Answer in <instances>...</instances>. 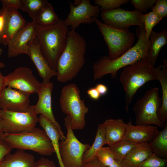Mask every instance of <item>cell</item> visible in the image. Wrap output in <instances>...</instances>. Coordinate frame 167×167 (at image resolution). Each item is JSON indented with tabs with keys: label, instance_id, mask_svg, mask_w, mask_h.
Instances as JSON below:
<instances>
[{
	"label": "cell",
	"instance_id": "48",
	"mask_svg": "<svg viewBox=\"0 0 167 167\" xmlns=\"http://www.w3.org/2000/svg\"><path fill=\"white\" fill-rule=\"evenodd\" d=\"M1 109L0 107V110Z\"/></svg>",
	"mask_w": 167,
	"mask_h": 167
},
{
	"label": "cell",
	"instance_id": "39",
	"mask_svg": "<svg viewBox=\"0 0 167 167\" xmlns=\"http://www.w3.org/2000/svg\"><path fill=\"white\" fill-rule=\"evenodd\" d=\"M35 167H56V166L52 161L42 157L36 161Z\"/></svg>",
	"mask_w": 167,
	"mask_h": 167
},
{
	"label": "cell",
	"instance_id": "10",
	"mask_svg": "<svg viewBox=\"0 0 167 167\" xmlns=\"http://www.w3.org/2000/svg\"><path fill=\"white\" fill-rule=\"evenodd\" d=\"M4 133L19 134L33 130L38 122L34 105H31L26 112H13L0 109Z\"/></svg>",
	"mask_w": 167,
	"mask_h": 167
},
{
	"label": "cell",
	"instance_id": "41",
	"mask_svg": "<svg viewBox=\"0 0 167 167\" xmlns=\"http://www.w3.org/2000/svg\"><path fill=\"white\" fill-rule=\"evenodd\" d=\"M87 93L90 98L94 100H98L101 96L95 87L89 88L87 91Z\"/></svg>",
	"mask_w": 167,
	"mask_h": 167
},
{
	"label": "cell",
	"instance_id": "31",
	"mask_svg": "<svg viewBox=\"0 0 167 167\" xmlns=\"http://www.w3.org/2000/svg\"><path fill=\"white\" fill-rule=\"evenodd\" d=\"M141 19L144 24L145 37L147 40H149L152 28L159 23L162 18L152 11L145 14H143Z\"/></svg>",
	"mask_w": 167,
	"mask_h": 167
},
{
	"label": "cell",
	"instance_id": "11",
	"mask_svg": "<svg viewBox=\"0 0 167 167\" xmlns=\"http://www.w3.org/2000/svg\"><path fill=\"white\" fill-rule=\"evenodd\" d=\"M70 11L64 20L65 24L75 30L81 24H91L98 16L100 12L99 6L93 5L90 0H75L73 3L68 1Z\"/></svg>",
	"mask_w": 167,
	"mask_h": 167
},
{
	"label": "cell",
	"instance_id": "16",
	"mask_svg": "<svg viewBox=\"0 0 167 167\" xmlns=\"http://www.w3.org/2000/svg\"><path fill=\"white\" fill-rule=\"evenodd\" d=\"M54 84L51 82L40 83L37 93L38 98L34 105L36 114H40L53 123L58 128L61 135V141L64 140L66 137L62 131L60 125L56 121L52 108V94Z\"/></svg>",
	"mask_w": 167,
	"mask_h": 167
},
{
	"label": "cell",
	"instance_id": "4",
	"mask_svg": "<svg viewBox=\"0 0 167 167\" xmlns=\"http://www.w3.org/2000/svg\"><path fill=\"white\" fill-rule=\"evenodd\" d=\"M156 80L154 68L148 56L123 68L120 80L125 91V109L128 113L138 89L147 82Z\"/></svg>",
	"mask_w": 167,
	"mask_h": 167
},
{
	"label": "cell",
	"instance_id": "23",
	"mask_svg": "<svg viewBox=\"0 0 167 167\" xmlns=\"http://www.w3.org/2000/svg\"><path fill=\"white\" fill-rule=\"evenodd\" d=\"M36 165V161L32 155L18 150L13 154L7 155L0 167H35Z\"/></svg>",
	"mask_w": 167,
	"mask_h": 167
},
{
	"label": "cell",
	"instance_id": "26",
	"mask_svg": "<svg viewBox=\"0 0 167 167\" xmlns=\"http://www.w3.org/2000/svg\"><path fill=\"white\" fill-rule=\"evenodd\" d=\"M105 144H106L105 130L102 124H101L98 126L93 144L85 151L83 155V164L97 157L98 152Z\"/></svg>",
	"mask_w": 167,
	"mask_h": 167
},
{
	"label": "cell",
	"instance_id": "5",
	"mask_svg": "<svg viewBox=\"0 0 167 167\" xmlns=\"http://www.w3.org/2000/svg\"><path fill=\"white\" fill-rule=\"evenodd\" d=\"M1 138L11 149L30 150L43 156L55 153L45 131L36 127L29 131L19 134L4 133Z\"/></svg>",
	"mask_w": 167,
	"mask_h": 167
},
{
	"label": "cell",
	"instance_id": "43",
	"mask_svg": "<svg viewBox=\"0 0 167 167\" xmlns=\"http://www.w3.org/2000/svg\"><path fill=\"white\" fill-rule=\"evenodd\" d=\"M6 86L5 76L0 71V96Z\"/></svg>",
	"mask_w": 167,
	"mask_h": 167
},
{
	"label": "cell",
	"instance_id": "22",
	"mask_svg": "<svg viewBox=\"0 0 167 167\" xmlns=\"http://www.w3.org/2000/svg\"><path fill=\"white\" fill-rule=\"evenodd\" d=\"M153 153L149 143H137L121 162L123 167H138Z\"/></svg>",
	"mask_w": 167,
	"mask_h": 167
},
{
	"label": "cell",
	"instance_id": "20",
	"mask_svg": "<svg viewBox=\"0 0 167 167\" xmlns=\"http://www.w3.org/2000/svg\"><path fill=\"white\" fill-rule=\"evenodd\" d=\"M102 124L105 130L106 143L109 146L124 139L127 123L122 119H106Z\"/></svg>",
	"mask_w": 167,
	"mask_h": 167
},
{
	"label": "cell",
	"instance_id": "8",
	"mask_svg": "<svg viewBox=\"0 0 167 167\" xmlns=\"http://www.w3.org/2000/svg\"><path fill=\"white\" fill-rule=\"evenodd\" d=\"M159 91L156 87L150 89L136 102L133 108L135 125L153 124L161 127L165 126V123L160 121L157 116V111L162 102Z\"/></svg>",
	"mask_w": 167,
	"mask_h": 167
},
{
	"label": "cell",
	"instance_id": "27",
	"mask_svg": "<svg viewBox=\"0 0 167 167\" xmlns=\"http://www.w3.org/2000/svg\"><path fill=\"white\" fill-rule=\"evenodd\" d=\"M153 153L157 156L167 159V122L164 128L149 143Z\"/></svg>",
	"mask_w": 167,
	"mask_h": 167
},
{
	"label": "cell",
	"instance_id": "18",
	"mask_svg": "<svg viewBox=\"0 0 167 167\" xmlns=\"http://www.w3.org/2000/svg\"><path fill=\"white\" fill-rule=\"evenodd\" d=\"M4 18V24L0 33V44L7 45L15 35L26 23L17 11L10 12L0 11Z\"/></svg>",
	"mask_w": 167,
	"mask_h": 167
},
{
	"label": "cell",
	"instance_id": "36",
	"mask_svg": "<svg viewBox=\"0 0 167 167\" xmlns=\"http://www.w3.org/2000/svg\"><path fill=\"white\" fill-rule=\"evenodd\" d=\"M152 9L153 12L162 18L167 17V0H156Z\"/></svg>",
	"mask_w": 167,
	"mask_h": 167
},
{
	"label": "cell",
	"instance_id": "35",
	"mask_svg": "<svg viewBox=\"0 0 167 167\" xmlns=\"http://www.w3.org/2000/svg\"><path fill=\"white\" fill-rule=\"evenodd\" d=\"M156 0H131L130 2L134 6L135 9L146 13L154 6Z\"/></svg>",
	"mask_w": 167,
	"mask_h": 167
},
{
	"label": "cell",
	"instance_id": "25",
	"mask_svg": "<svg viewBox=\"0 0 167 167\" xmlns=\"http://www.w3.org/2000/svg\"><path fill=\"white\" fill-rule=\"evenodd\" d=\"M38 122L50 139L56 153L60 167H64L62 162L59 148V140L62 139L60 133L56 126L43 115L40 114Z\"/></svg>",
	"mask_w": 167,
	"mask_h": 167
},
{
	"label": "cell",
	"instance_id": "42",
	"mask_svg": "<svg viewBox=\"0 0 167 167\" xmlns=\"http://www.w3.org/2000/svg\"><path fill=\"white\" fill-rule=\"evenodd\" d=\"M101 96L105 95L107 93L108 88L107 87L102 84H98L95 87Z\"/></svg>",
	"mask_w": 167,
	"mask_h": 167
},
{
	"label": "cell",
	"instance_id": "3",
	"mask_svg": "<svg viewBox=\"0 0 167 167\" xmlns=\"http://www.w3.org/2000/svg\"><path fill=\"white\" fill-rule=\"evenodd\" d=\"M35 29L40 51L50 67L56 71L57 60L65 46L68 27L60 19L49 26L35 24Z\"/></svg>",
	"mask_w": 167,
	"mask_h": 167
},
{
	"label": "cell",
	"instance_id": "38",
	"mask_svg": "<svg viewBox=\"0 0 167 167\" xmlns=\"http://www.w3.org/2000/svg\"><path fill=\"white\" fill-rule=\"evenodd\" d=\"M11 149L1 138H0V165L4 157L10 153Z\"/></svg>",
	"mask_w": 167,
	"mask_h": 167
},
{
	"label": "cell",
	"instance_id": "46",
	"mask_svg": "<svg viewBox=\"0 0 167 167\" xmlns=\"http://www.w3.org/2000/svg\"><path fill=\"white\" fill-rule=\"evenodd\" d=\"M108 167H123L122 163L115 160Z\"/></svg>",
	"mask_w": 167,
	"mask_h": 167
},
{
	"label": "cell",
	"instance_id": "19",
	"mask_svg": "<svg viewBox=\"0 0 167 167\" xmlns=\"http://www.w3.org/2000/svg\"><path fill=\"white\" fill-rule=\"evenodd\" d=\"M157 126L152 125H135L131 121L127 123V128L124 139L136 143H149L158 134Z\"/></svg>",
	"mask_w": 167,
	"mask_h": 167
},
{
	"label": "cell",
	"instance_id": "9",
	"mask_svg": "<svg viewBox=\"0 0 167 167\" xmlns=\"http://www.w3.org/2000/svg\"><path fill=\"white\" fill-rule=\"evenodd\" d=\"M65 126L67 133L65 140L59 143V148L62 163L64 167H83V155L90 147L84 144L76 137L73 132L69 115L64 118Z\"/></svg>",
	"mask_w": 167,
	"mask_h": 167
},
{
	"label": "cell",
	"instance_id": "21",
	"mask_svg": "<svg viewBox=\"0 0 167 167\" xmlns=\"http://www.w3.org/2000/svg\"><path fill=\"white\" fill-rule=\"evenodd\" d=\"M163 64H160L154 68L157 78L161 85L162 97L161 107L157 111V117L161 122L165 123L167 121V61L165 59Z\"/></svg>",
	"mask_w": 167,
	"mask_h": 167
},
{
	"label": "cell",
	"instance_id": "14",
	"mask_svg": "<svg viewBox=\"0 0 167 167\" xmlns=\"http://www.w3.org/2000/svg\"><path fill=\"white\" fill-rule=\"evenodd\" d=\"M30 94L7 86L0 96L1 109L18 112L28 111L31 106Z\"/></svg>",
	"mask_w": 167,
	"mask_h": 167
},
{
	"label": "cell",
	"instance_id": "15",
	"mask_svg": "<svg viewBox=\"0 0 167 167\" xmlns=\"http://www.w3.org/2000/svg\"><path fill=\"white\" fill-rule=\"evenodd\" d=\"M36 37L34 23L33 21L26 22L8 44V56L12 58L22 54L28 55V44L30 41Z\"/></svg>",
	"mask_w": 167,
	"mask_h": 167
},
{
	"label": "cell",
	"instance_id": "40",
	"mask_svg": "<svg viewBox=\"0 0 167 167\" xmlns=\"http://www.w3.org/2000/svg\"><path fill=\"white\" fill-rule=\"evenodd\" d=\"M83 167H106L103 165L96 157L83 164Z\"/></svg>",
	"mask_w": 167,
	"mask_h": 167
},
{
	"label": "cell",
	"instance_id": "7",
	"mask_svg": "<svg viewBox=\"0 0 167 167\" xmlns=\"http://www.w3.org/2000/svg\"><path fill=\"white\" fill-rule=\"evenodd\" d=\"M94 22L97 25L108 46L109 59L119 57L133 46L135 36L128 28L122 29L110 26L97 18L94 19Z\"/></svg>",
	"mask_w": 167,
	"mask_h": 167
},
{
	"label": "cell",
	"instance_id": "17",
	"mask_svg": "<svg viewBox=\"0 0 167 167\" xmlns=\"http://www.w3.org/2000/svg\"><path fill=\"white\" fill-rule=\"evenodd\" d=\"M28 55L34 64L43 82H49L53 77L57 76L56 71L51 68L42 55L36 37L30 41L28 44Z\"/></svg>",
	"mask_w": 167,
	"mask_h": 167
},
{
	"label": "cell",
	"instance_id": "29",
	"mask_svg": "<svg viewBox=\"0 0 167 167\" xmlns=\"http://www.w3.org/2000/svg\"><path fill=\"white\" fill-rule=\"evenodd\" d=\"M137 143L124 139L109 146L116 161L121 163L125 157Z\"/></svg>",
	"mask_w": 167,
	"mask_h": 167
},
{
	"label": "cell",
	"instance_id": "28",
	"mask_svg": "<svg viewBox=\"0 0 167 167\" xmlns=\"http://www.w3.org/2000/svg\"><path fill=\"white\" fill-rule=\"evenodd\" d=\"M60 19L55 12L52 6L48 2L32 21L36 25L46 27L56 24Z\"/></svg>",
	"mask_w": 167,
	"mask_h": 167
},
{
	"label": "cell",
	"instance_id": "33",
	"mask_svg": "<svg viewBox=\"0 0 167 167\" xmlns=\"http://www.w3.org/2000/svg\"><path fill=\"white\" fill-rule=\"evenodd\" d=\"M138 167H167V159L159 157L152 153Z\"/></svg>",
	"mask_w": 167,
	"mask_h": 167
},
{
	"label": "cell",
	"instance_id": "1",
	"mask_svg": "<svg viewBox=\"0 0 167 167\" xmlns=\"http://www.w3.org/2000/svg\"><path fill=\"white\" fill-rule=\"evenodd\" d=\"M86 48L84 37L75 30L68 31L65 47L56 63L58 81L66 82L77 76L85 64Z\"/></svg>",
	"mask_w": 167,
	"mask_h": 167
},
{
	"label": "cell",
	"instance_id": "44",
	"mask_svg": "<svg viewBox=\"0 0 167 167\" xmlns=\"http://www.w3.org/2000/svg\"><path fill=\"white\" fill-rule=\"evenodd\" d=\"M4 18L2 14L0 13V33L3 30L4 24Z\"/></svg>",
	"mask_w": 167,
	"mask_h": 167
},
{
	"label": "cell",
	"instance_id": "32",
	"mask_svg": "<svg viewBox=\"0 0 167 167\" xmlns=\"http://www.w3.org/2000/svg\"><path fill=\"white\" fill-rule=\"evenodd\" d=\"M129 0H95L96 5L101 6L102 11L112 10L119 8L122 4L127 3Z\"/></svg>",
	"mask_w": 167,
	"mask_h": 167
},
{
	"label": "cell",
	"instance_id": "30",
	"mask_svg": "<svg viewBox=\"0 0 167 167\" xmlns=\"http://www.w3.org/2000/svg\"><path fill=\"white\" fill-rule=\"evenodd\" d=\"M19 9L27 12L33 20L48 2L46 0H20Z\"/></svg>",
	"mask_w": 167,
	"mask_h": 167
},
{
	"label": "cell",
	"instance_id": "13",
	"mask_svg": "<svg viewBox=\"0 0 167 167\" xmlns=\"http://www.w3.org/2000/svg\"><path fill=\"white\" fill-rule=\"evenodd\" d=\"M6 86L30 94L37 93L40 83L28 67H19L5 76Z\"/></svg>",
	"mask_w": 167,
	"mask_h": 167
},
{
	"label": "cell",
	"instance_id": "34",
	"mask_svg": "<svg viewBox=\"0 0 167 167\" xmlns=\"http://www.w3.org/2000/svg\"><path fill=\"white\" fill-rule=\"evenodd\" d=\"M97 157L105 166L108 167L116 160L109 147H103L98 152Z\"/></svg>",
	"mask_w": 167,
	"mask_h": 167
},
{
	"label": "cell",
	"instance_id": "37",
	"mask_svg": "<svg viewBox=\"0 0 167 167\" xmlns=\"http://www.w3.org/2000/svg\"><path fill=\"white\" fill-rule=\"evenodd\" d=\"M2 8L1 11L10 12L17 11L20 6V0H1Z\"/></svg>",
	"mask_w": 167,
	"mask_h": 167
},
{
	"label": "cell",
	"instance_id": "47",
	"mask_svg": "<svg viewBox=\"0 0 167 167\" xmlns=\"http://www.w3.org/2000/svg\"><path fill=\"white\" fill-rule=\"evenodd\" d=\"M2 50L1 48L0 47V56L1 54ZM5 66V64L1 62H0V68L4 67Z\"/></svg>",
	"mask_w": 167,
	"mask_h": 167
},
{
	"label": "cell",
	"instance_id": "2",
	"mask_svg": "<svg viewBox=\"0 0 167 167\" xmlns=\"http://www.w3.org/2000/svg\"><path fill=\"white\" fill-rule=\"evenodd\" d=\"M136 32L138 41L127 51L113 60L109 59L107 56H102L94 62L93 70L94 79H100L109 74L112 78H115L118 71L121 68L148 56L149 42L145 37L144 29L138 27L136 28Z\"/></svg>",
	"mask_w": 167,
	"mask_h": 167
},
{
	"label": "cell",
	"instance_id": "24",
	"mask_svg": "<svg viewBox=\"0 0 167 167\" xmlns=\"http://www.w3.org/2000/svg\"><path fill=\"white\" fill-rule=\"evenodd\" d=\"M149 46L148 57L153 66L161 48L167 44V30L165 28L159 32L153 30L149 38Z\"/></svg>",
	"mask_w": 167,
	"mask_h": 167
},
{
	"label": "cell",
	"instance_id": "12",
	"mask_svg": "<svg viewBox=\"0 0 167 167\" xmlns=\"http://www.w3.org/2000/svg\"><path fill=\"white\" fill-rule=\"evenodd\" d=\"M143 13L135 9L133 11L126 10L119 8L101 11V15L104 23L115 28L126 29L132 25H137L144 28L141 19Z\"/></svg>",
	"mask_w": 167,
	"mask_h": 167
},
{
	"label": "cell",
	"instance_id": "45",
	"mask_svg": "<svg viewBox=\"0 0 167 167\" xmlns=\"http://www.w3.org/2000/svg\"><path fill=\"white\" fill-rule=\"evenodd\" d=\"M4 133V126L3 120L2 117L0 115V138H1L2 135Z\"/></svg>",
	"mask_w": 167,
	"mask_h": 167
},
{
	"label": "cell",
	"instance_id": "6",
	"mask_svg": "<svg viewBox=\"0 0 167 167\" xmlns=\"http://www.w3.org/2000/svg\"><path fill=\"white\" fill-rule=\"evenodd\" d=\"M59 103L62 112L70 117L72 130L83 129L85 125V116L89 108L81 99L80 90L75 84H71L62 88Z\"/></svg>",
	"mask_w": 167,
	"mask_h": 167
}]
</instances>
